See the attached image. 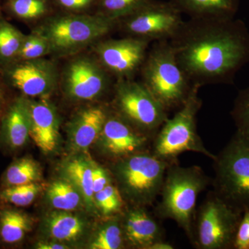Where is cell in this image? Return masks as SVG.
I'll return each mask as SVG.
<instances>
[{
  "label": "cell",
  "mask_w": 249,
  "mask_h": 249,
  "mask_svg": "<svg viewBox=\"0 0 249 249\" xmlns=\"http://www.w3.org/2000/svg\"><path fill=\"white\" fill-rule=\"evenodd\" d=\"M141 72L142 84L168 112L179 109L193 88L168 40L154 42Z\"/></svg>",
  "instance_id": "cell-3"
},
{
  "label": "cell",
  "mask_w": 249,
  "mask_h": 249,
  "mask_svg": "<svg viewBox=\"0 0 249 249\" xmlns=\"http://www.w3.org/2000/svg\"><path fill=\"white\" fill-rule=\"evenodd\" d=\"M59 3L66 9L82 10L88 7L93 0H58Z\"/></svg>",
  "instance_id": "cell-35"
},
{
  "label": "cell",
  "mask_w": 249,
  "mask_h": 249,
  "mask_svg": "<svg viewBox=\"0 0 249 249\" xmlns=\"http://www.w3.org/2000/svg\"><path fill=\"white\" fill-rule=\"evenodd\" d=\"M231 114L237 129L249 134V88L239 91Z\"/></svg>",
  "instance_id": "cell-30"
},
{
  "label": "cell",
  "mask_w": 249,
  "mask_h": 249,
  "mask_svg": "<svg viewBox=\"0 0 249 249\" xmlns=\"http://www.w3.org/2000/svg\"><path fill=\"white\" fill-rule=\"evenodd\" d=\"M213 160L214 193L240 212L249 211V134L237 129Z\"/></svg>",
  "instance_id": "cell-7"
},
{
  "label": "cell",
  "mask_w": 249,
  "mask_h": 249,
  "mask_svg": "<svg viewBox=\"0 0 249 249\" xmlns=\"http://www.w3.org/2000/svg\"><path fill=\"white\" fill-rule=\"evenodd\" d=\"M110 111L107 107L99 106L78 111L67 127L72 150L79 152L88 151L93 142H97Z\"/></svg>",
  "instance_id": "cell-17"
},
{
  "label": "cell",
  "mask_w": 249,
  "mask_h": 249,
  "mask_svg": "<svg viewBox=\"0 0 249 249\" xmlns=\"http://www.w3.org/2000/svg\"><path fill=\"white\" fill-rule=\"evenodd\" d=\"M152 139L111 111L97 142L103 155L117 160L150 150Z\"/></svg>",
  "instance_id": "cell-13"
},
{
  "label": "cell",
  "mask_w": 249,
  "mask_h": 249,
  "mask_svg": "<svg viewBox=\"0 0 249 249\" xmlns=\"http://www.w3.org/2000/svg\"><path fill=\"white\" fill-rule=\"evenodd\" d=\"M41 182L7 187L0 189V208L27 207L36 200L43 191Z\"/></svg>",
  "instance_id": "cell-26"
},
{
  "label": "cell",
  "mask_w": 249,
  "mask_h": 249,
  "mask_svg": "<svg viewBox=\"0 0 249 249\" xmlns=\"http://www.w3.org/2000/svg\"><path fill=\"white\" fill-rule=\"evenodd\" d=\"M201 87L193 85L189 96L172 119L162 124L152 140L150 151L170 164L186 152L202 154L213 160L216 155L205 147L196 129V116L202 106L199 96Z\"/></svg>",
  "instance_id": "cell-4"
},
{
  "label": "cell",
  "mask_w": 249,
  "mask_h": 249,
  "mask_svg": "<svg viewBox=\"0 0 249 249\" xmlns=\"http://www.w3.org/2000/svg\"><path fill=\"white\" fill-rule=\"evenodd\" d=\"M114 182L112 175L109 170L93 162V193L102 191L109 183Z\"/></svg>",
  "instance_id": "cell-34"
},
{
  "label": "cell",
  "mask_w": 249,
  "mask_h": 249,
  "mask_svg": "<svg viewBox=\"0 0 249 249\" xmlns=\"http://www.w3.org/2000/svg\"><path fill=\"white\" fill-rule=\"evenodd\" d=\"M190 19H231L235 18L240 0H170Z\"/></svg>",
  "instance_id": "cell-21"
},
{
  "label": "cell",
  "mask_w": 249,
  "mask_h": 249,
  "mask_svg": "<svg viewBox=\"0 0 249 249\" xmlns=\"http://www.w3.org/2000/svg\"><path fill=\"white\" fill-rule=\"evenodd\" d=\"M151 0H100L101 14L119 20L134 14Z\"/></svg>",
  "instance_id": "cell-29"
},
{
  "label": "cell",
  "mask_w": 249,
  "mask_h": 249,
  "mask_svg": "<svg viewBox=\"0 0 249 249\" xmlns=\"http://www.w3.org/2000/svg\"><path fill=\"white\" fill-rule=\"evenodd\" d=\"M29 129L27 98H18L9 106L3 117L0 143L9 152L18 151L27 145L30 138Z\"/></svg>",
  "instance_id": "cell-18"
},
{
  "label": "cell",
  "mask_w": 249,
  "mask_h": 249,
  "mask_svg": "<svg viewBox=\"0 0 249 249\" xmlns=\"http://www.w3.org/2000/svg\"><path fill=\"white\" fill-rule=\"evenodd\" d=\"M175 247L166 241H160L150 246L148 249H173Z\"/></svg>",
  "instance_id": "cell-37"
},
{
  "label": "cell",
  "mask_w": 249,
  "mask_h": 249,
  "mask_svg": "<svg viewBox=\"0 0 249 249\" xmlns=\"http://www.w3.org/2000/svg\"><path fill=\"white\" fill-rule=\"evenodd\" d=\"M49 53H50V47L48 42L38 34V38L34 46L27 50L19 52L18 56L22 60H33L42 58Z\"/></svg>",
  "instance_id": "cell-32"
},
{
  "label": "cell",
  "mask_w": 249,
  "mask_h": 249,
  "mask_svg": "<svg viewBox=\"0 0 249 249\" xmlns=\"http://www.w3.org/2000/svg\"><path fill=\"white\" fill-rule=\"evenodd\" d=\"M9 75L15 88L28 97H47L58 84L55 64L42 58L23 60L11 69Z\"/></svg>",
  "instance_id": "cell-14"
},
{
  "label": "cell",
  "mask_w": 249,
  "mask_h": 249,
  "mask_svg": "<svg viewBox=\"0 0 249 249\" xmlns=\"http://www.w3.org/2000/svg\"><path fill=\"white\" fill-rule=\"evenodd\" d=\"M36 249H70L68 246L62 244L61 242L58 243L55 241H45V242H39L35 246Z\"/></svg>",
  "instance_id": "cell-36"
},
{
  "label": "cell",
  "mask_w": 249,
  "mask_h": 249,
  "mask_svg": "<svg viewBox=\"0 0 249 249\" xmlns=\"http://www.w3.org/2000/svg\"><path fill=\"white\" fill-rule=\"evenodd\" d=\"M169 41L192 84L201 88L233 84L249 63V30L241 19H189Z\"/></svg>",
  "instance_id": "cell-1"
},
{
  "label": "cell",
  "mask_w": 249,
  "mask_h": 249,
  "mask_svg": "<svg viewBox=\"0 0 249 249\" xmlns=\"http://www.w3.org/2000/svg\"><path fill=\"white\" fill-rule=\"evenodd\" d=\"M120 217L126 245L148 249L155 242L165 240L163 228L145 207L132 206Z\"/></svg>",
  "instance_id": "cell-15"
},
{
  "label": "cell",
  "mask_w": 249,
  "mask_h": 249,
  "mask_svg": "<svg viewBox=\"0 0 249 249\" xmlns=\"http://www.w3.org/2000/svg\"><path fill=\"white\" fill-rule=\"evenodd\" d=\"M30 129L29 136L36 146L45 155L52 153L58 147L59 119L56 109L45 99H28Z\"/></svg>",
  "instance_id": "cell-16"
},
{
  "label": "cell",
  "mask_w": 249,
  "mask_h": 249,
  "mask_svg": "<svg viewBox=\"0 0 249 249\" xmlns=\"http://www.w3.org/2000/svg\"><path fill=\"white\" fill-rule=\"evenodd\" d=\"M117 22L101 14L58 16L46 21L36 33L48 42L50 53L65 56L103 40Z\"/></svg>",
  "instance_id": "cell-6"
},
{
  "label": "cell",
  "mask_w": 249,
  "mask_h": 249,
  "mask_svg": "<svg viewBox=\"0 0 249 249\" xmlns=\"http://www.w3.org/2000/svg\"><path fill=\"white\" fill-rule=\"evenodd\" d=\"M210 182L209 177L197 165H170L160 195L161 199L155 209L157 217L175 221L191 241L196 199Z\"/></svg>",
  "instance_id": "cell-2"
},
{
  "label": "cell",
  "mask_w": 249,
  "mask_h": 249,
  "mask_svg": "<svg viewBox=\"0 0 249 249\" xmlns=\"http://www.w3.org/2000/svg\"><path fill=\"white\" fill-rule=\"evenodd\" d=\"M242 214L213 191L210 192L196 210L190 242L198 249H233Z\"/></svg>",
  "instance_id": "cell-8"
},
{
  "label": "cell",
  "mask_w": 249,
  "mask_h": 249,
  "mask_svg": "<svg viewBox=\"0 0 249 249\" xmlns=\"http://www.w3.org/2000/svg\"><path fill=\"white\" fill-rule=\"evenodd\" d=\"M170 165L147 150L116 160L111 173L125 202L146 207L160 196Z\"/></svg>",
  "instance_id": "cell-5"
},
{
  "label": "cell",
  "mask_w": 249,
  "mask_h": 249,
  "mask_svg": "<svg viewBox=\"0 0 249 249\" xmlns=\"http://www.w3.org/2000/svg\"><path fill=\"white\" fill-rule=\"evenodd\" d=\"M114 112L153 140L168 119V111L142 82L117 80L114 86Z\"/></svg>",
  "instance_id": "cell-9"
},
{
  "label": "cell",
  "mask_w": 249,
  "mask_h": 249,
  "mask_svg": "<svg viewBox=\"0 0 249 249\" xmlns=\"http://www.w3.org/2000/svg\"><path fill=\"white\" fill-rule=\"evenodd\" d=\"M11 8L16 16L25 19L40 18L47 10L45 0H12Z\"/></svg>",
  "instance_id": "cell-31"
},
{
  "label": "cell",
  "mask_w": 249,
  "mask_h": 249,
  "mask_svg": "<svg viewBox=\"0 0 249 249\" xmlns=\"http://www.w3.org/2000/svg\"><path fill=\"white\" fill-rule=\"evenodd\" d=\"M121 215L109 217L98 227L89 245L91 249H120L125 247Z\"/></svg>",
  "instance_id": "cell-25"
},
{
  "label": "cell",
  "mask_w": 249,
  "mask_h": 249,
  "mask_svg": "<svg viewBox=\"0 0 249 249\" xmlns=\"http://www.w3.org/2000/svg\"><path fill=\"white\" fill-rule=\"evenodd\" d=\"M183 20L182 14L170 1L151 0L134 14L118 20L127 36L149 41L173 38Z\"/></svg>",
  "instance_id": "cell-10"
},
{
  "label": "cell",
  "mask_w": 249,
  "mask_h": 249,
  "mask_svg": "<svg viewBox=\"0 0 249 249\" xmlns=\"http://www.w3.org/2000/svg\"><path fill=\"white\" fill-rule=\"evenodd\" d=\"M149 41L127 37L101 40L95 44L97 60L117 80L133 79L141 71L150 49Z\"/></svg>",
  "instance_id": "cell-11"
},
{
  "label": "cell",
  "mask_w": 249,
  "mask_h": 249,
  "mask_svg": "<svg viewBox=\"0 0 249 249\" xmlns=\"http://www.w3.org/2000/svg\"><path fill=\"white\" fill-rule=\"evenodd\" d=\"M62 85L64 93L72 101H92L107 91L110 85V73L97 59L80 56L65 67Z\"/></svg>",
  "instance_id": "cell-12"
},
{
  "label": "cell",
  "mask_w": 249,
  "mask_h": 249,
  "mask_svg": "<svg viewBox=\"0 0 249 249\" xmlns=\"http://www.w3.org/2000/svg\"><path fill=\"white\" fill-rule=\"evenodd\" d=\"M93 199L96 210L104 217H115L124 213L126 202L114 182L109 183L102 191L95 193Z\"/></svg>",
  "instance_id": "cell-27"
},
{
  "label": "cell",
  "mask_w": 249,
  "mask_h": 249,
  "mask_svg": "<svg viewBox=\"0 0 249 249\" xmlns=\"http://www.w3.org/2000/svg\"><path fill=\"white\" fill-rule=\"evenodd\" d=\"M42 178L43 173L38 162L31 157H21L14 160L3 173L0 181V189L41 182Z\"/></svg>",
  "instance_id": "cell-23"
},
{
  "label": "cell",
  "mask_w": 249,
  "mask_h": 249,
  "mask_svg": "<svg viewBox=\"0 0 249 249\" xmlns=\"http://www.w3.org/2000/svg\"><path fill=\"white\" fill-rule=\"evenodd\" d=\"M46 197L55 210L76 211L85 206L83 196L75 186L64 178L53 181L47 190Z\"/></svg>",
  "instance_id": "cell-24"
},
{
  "label": "cell",
  "mask_w": 249,
  "mask_h": 249,
  "mask_svg": "<svg viewBox=\"0 0 249 249\" xmlns=\"http://www.w3.org/2000/svg\"><path fill=\"white\" fill-rule=\"evenodd\" d=\"M4 93L3 91L2 88L0 85V119H1V116H2L3 109H4Z\"/></svg>",
  "instance_id": "cell-38"
},
{
  "label": "cell",
  "mask_w": 249,
  "mask_h": 249,
  "mask_svg": "<svg viewBox=\"0 0 249 249\" xmlns=\"http://www.w3.org/2000/svg\"><path fill=\"white\" fill-rule=\"evenodd\" d=\"M25 36L11 24L0 22V58L9 60L18 56Z\"/></svg>",
  "instance_id": "cell-28"
},
{
  "label": "cell",
  "mask_w": 249,
  "mask_h": 249,
  "mask_svg": "<svg viewBox=\"0 0 249 249\" xmlns=\"http://www.w3.org/2000/svg\"><path fill=\"white\" fill-rule=\"evenodd\" d=\"M93 161L85 156L67 159L60 166L61 178L68 180L80 192L85 206L90 212L97 211L94 204L93 191Z\"/></svg>",
  "instance_id": "cell-20"
},
{
  "label": "cell",
  "mask_w": 249,
  "mask_h": 249,
  "mask_svg": "<svg viewBox=\"0 0 249 249\" xmlns=\"http://www.w3.org/2000/svg\"><path fill=\"white\" fill-rule=\"evenodd\" d=\"M34 225V218L22 210L0 208V244L8 247L19 245Z\"/></svg>",
  "instance_id": "cell-22"
},
{
  "label": "cell",
  "mask_w": 249,
  "mask_h": 249,
  "mask_svg": "<svg viewBox=\"0 0 249 249\" xmlns=\"http://www.w3.org/2000/svg\"><path fill=\"white\" fill-rule=\"evenodd\" d=\"M42 226L49 238L62 244L78 242L88 230V223L84 218L71 213V211L59 210L47 214Z\"/></svg>",
  "instance_id": "cell-19"
},
{
  "label": "cell",
  "mask_w": 249,
  "mask_h": 249,
  "mask_svg": "<svg viewBox=\"0 0 249 249\" xmlns=\"http://www.w3.org/2000/svg\"><path fill=\"white\" fill-rule=\"evenodd\" d=\"M233 249H249V211H246L242 214L235 240Z\"/></svg>",
  "instance_id": "cell-33"
}]
</instances>
